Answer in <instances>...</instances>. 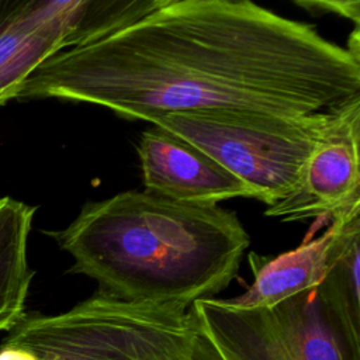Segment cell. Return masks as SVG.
<instances>
[{
    "instance_id": "1",
    "label": "cell",
    "mask_w": 360,
    "mask_h": 360,
    "mask_svg": "<svg viewBox=\"0 0 360 360\" xmlns=\"http://www.w3.org/2000/svg\"><path fill=\"white\" fill-rule=\"evenodd\" d=\"M360 94V56L243 0H165L136 22L42 62L14 100L59 98L125 120L172 112L305 115Z\"/></svg>"
},
{
    "instance_id": "2",
    "label": "cell",
    "mask_w": 360,
    "mask_h": 360,
    "mask_svg": "<svg viewBox=\"0 0 360 360\" xmlns=\"http://www.w3.org/2000/svg\"><path fill=\"white\" fill-rule=\"evenodd\" d=\"M73 257L69 273L127 302L190 308L238 276L250 245L238 215L219 205L124 191L86 202L62 231H46Z\"/></svg>"
},
{
    "instance_id": "3",
    "label": "cell",
    "mask_w": 360,
    "mask_h": 360,
    "mask_svg": "<svg viewBox=\"0 0 360 360\" xmlns=\"http://www.w3.org/2000/svg\"><path fill=\"white\" fill-rule=\"evenodd\" d=\"M1 345L37 360H207L191 307L127 302L100 291L58 315L25 312Z\"/></svg>"
},
{
    "instance_id": "4",
    "label": "cell",
    "mask_w": 360,
    "mask_h": 360,
    "mask_svg": "<svg viewBox=\"0 0 360 360\" xmlns=\"http://www.w3.org/2000/svg\"><path fill=\"white\" fill-rule=\"evenodd\" d=\"M332 118V107L305 115L214 110L163 114L150 124L207 153L269 207L298 190Z\"/></svg>"
},
{
    "instance_id": "5",
    "label": "cell",
    "mask_w": 360,
    "mask_h": 360,
    "mask_svg": "<svg viewBox=\"0 0 360 360\" xmlns=\"http://www.w3.org/2000/svg\"><path fill=\"white\" fill-rule=\"evenodd\" d=\"M207 360H360L316 287L273 308L242 309L219 298L191 305Z\"/></svg>"
},
{
    "instance_id": "6",
    "label": "cell",
    "mask_w": 360,
    "mask_h": 360,
    "mask_svg": "<svg viewBox=\"0 0 360 360\" xmlns=\"http://www.w3.org/2000/svg\"><path fill=\"white\" fill-rule=\"evenodd\" d=\"M329 129L311 152L298 190L264 210L283 221L335 219L360 211V94L332 107Z\"/></svg>"
},
{
    "instance_id": "7",
    "label": "cell",
    "mask_w": 360,
    "mask_h": 360,
    "mask_svg": "<svg viewBox=\"0 0 360 360\" xmlns=\"http://www.w3.org/2000/svg\"><path fill=\"white\" fill-rule=\"evenodd\" d=\"M82 0H0V105L48 58L79 46Z\"/></svg>"
},
{
    "instance_id": "8",
    "label": "cell",
    "mask_w": 360,
    "mask_h": 360,
    "mask_svg": "<svg viewBox=\"0 0 360 360\" xmlns=\"http://www.w3.org/2000/svg\"><path fill=\"white\" fill-rule=\"evenodd\" d=\"M145 191L193 205L249 197L252 191L235 174L190 142L152 125L136 145Z\"/></svg>"
},
{
    "instance_id": "9",
    "label": "cell",
    "mask_w": 360,
    "mask_h": 360,
    "mask_svg": "<svg viewBox=\"0 0 360 360\" xmlns=\"http://www.w3.org/2000/svg\"><path fill=\"white\" fill-rule=\"evenodd\" d=\"M360 238V211L330 221L316 239L277 255L249 252L252 285L239 297L224 300L242 309L273 308L277 304L318 287L354 239Z\"/></svg>"
},
{
    "instance_id": "10",
    "label": "cell",
    "mask_w": 360,
    "mask_h": 360,
    "mask_svg": "<svg viewBox=\"0 0 360 360\" xmlns=\"http://www.w3.org/2000/svg\"><path fill=\"white\" fill-rule=\"evenodd\" d=\"M37 207L0 198V332H10L25 315L34 277L28 264V236Z\"/></svg>"
},
{
    "instance_id": "11",
    "label": "cell",
    "mask_w": 360,
    "mask_h": 360,
    "mask_svg": "<svg viewBox=\"0 0 360 360\" xmlns=\"http://www.w3.org/2000/svg\"><path fill=\"white\" fill-rule=\"evenodd\" d=\"M360 238L354 239L328 276L316 287L321 298L338 316L349 336L360 332Z\"/></svg>"
},
{
    "instance_id": "12",
    "label": "cell",
    "mask_w": 360,
    "mask_h": 360,
    "mask_svg": "<svg viewBox=\"0 0 360 360\" xmlns=\"http://www.w3.org/2000/svg\"><path fill=\"white\" fill-rule=\"evenodd\" d=\"M295 4L305 8L311 14H336L352 20L354 27L360 24L359 0H295Z\"/></svg>"
},
{
    "instance_id": "13",
    "label": "cell",
    "mask_w": 360,
    "mask_h": 360,
    "mask_svg": "<svg viewBox=\"0 0 360 360\" xmlns=\"http://www.w3.org/2000/svg\"><path fill=\"white\" fill-rule=\"evenodd\" d=\"M0 360H37V359L25 349H21L17 346L1 345L0 346Z\"/></svg>"
}]
</instances>
